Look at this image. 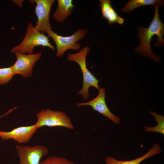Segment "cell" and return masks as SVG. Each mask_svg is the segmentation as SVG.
I'll use <instances>...</instances> for the list:
<instances>
[{"mask_svg": "<svg viewBox=\"0 0 164 164\" xmlns=\"http://www.w3.org/2000/svg\"><path fill=\"white\" fill-rule=\"evenodd\" d=\"M164 26V24L159 18V7L155 6L154 16L148 28L139 26L138 28L140 43L135 48V52L142 56H148L151 60L159 62L160 60V56L152 53L150 43L152 37L156 35L158 39L155 46L157 47L163 46Z\"/></svg>", "mask_w": 164, "mask_h": 164, "instance_id": "6da1fadb", "label": "cell"}, {"mask_svg": "<svg viewBox=\"0 0 164 164\" xmlns=\"http://www.w3.org/2000/svg\"><path fill=\"white\" fill-rule=\"evenodd\" d=\"M91 49L87 46L83 47L79 52L75 53H68L67 57L68 60L77 63L80 66L83 77V87L78 94L82 95L83 99L86 100L89 97V88L91 87L99 89V80L88 70L86 66V58Z\"/></svg>", "mask_w": 164, "mask_h": 164, "instance_id": "7a4b0ae2", "label": "cell"}, {"mask_svg": "<svg viewBox=\"0 0 164 164\" xmlns=\"http://www.w3.org/2000/svg\"><path fill=\"white\" fill-rule=\"evenodd\" d=\"M41 46L48 47L54 50L55 48L52 46L49 37L43 32L37 30L31 22L27 26V31L25 36L21 43L13 47L11 50L12 53L19 52L23 54H32L34 48L36 46Z\"/></svg>", "mask_w": 164, "mask_h": 164, "instance_id": "3957f363", "label": "cell"}, {"mask_svg": "<svg viewBox=\"0 0 164 164\" xmlns=\"http://www.w3.org/2000/svg\"><path fill=\"white\" fill-rule=\"evenodd\" d=\"M87 32L86 29H79L72 35L67 36L59 35L52 30H47L45 32L53 39L57 49L56 56L60 57L69 50H79L81 45L77 42L83 39Z\"/></svg>", "mask_w": 164, "mask_h": 164, "instance_id": "277c9868", "label": "cell"}, {"mask_svg": "<svg viewBox=\"0 0 164 164\" xmlns=\"http://www.w3.org/2000/svg\"><path fill=\"white\" fill-rule=\"evenodd\" d=\"M36 117L35 124L38 129L43 126L62 127L70 130L74 128L70 118L61 111L43 109L37 114Z\"/></svg>", "mask_w": 164, "mask_h": 164, "instance_id": "5b68a950", "label": "cell"}, {"mask_svg": "<svg viewBox=\"0 0 164 164\" xmlns=\"http://www.w3.org/2000/svg\"><path fill=\"white\" fill-rule=\"evenodd\" d=\"M19 164H39L41 158L48 152L47 149L43 145L15 146Z\"/></svg>", "mask_w": 164, "mask_h": 164, "instance_id": "8992f818", "label": "cell"}, {"mask_svg": "<svg viewBox=\"0 0 164 164\" xmlns=\"http://www.w3.org/2000/svg\"><path fill=\"white\" fill-rule=\"evenodd\" d=\"M14 54L17 60L12 67L15 74H20L24 78L31 76L34 65L41 56V52L27 55L19 52Z\"/></svg>", "mask_w": 164, "mask_h": 164, "instance_id": "52a82bcc", "label": "cell"}, {"mask_svg": "<svg viewBox=\"0 0 164 164\" xmlns=\"http://www.w3.org/2000/svg\"><path fill=\"white\" fill-rule=\"evenodd\" d=\"M54 0H32L30 2L35 3L36 6L35 12L37 18L35 28L42 32L52 30L49 21V15L51 7Z\"/></svg>", "mask_w": 164, "mask_h": 164, "instance_id": "ba28073f", "label": "cell"}, {"mask_svg": "<svg viewBox=\"0 0 164 164\" xmlns=\"http://www.w3.org/2000/svg\"><path fill=\"white\" fill-rule=\"evenodd\" d=\"M105 87H99L98 95L93 99L86 102L78 103V107L89 106L94 111L98 112L113 122L117 124L120 122V118L112 113L108 108L105 101Z\"/></svg>", "mask_w": 164, "mask_h": 164, "instance_id": "9c48e42d", "label": "cell"}, {"mask_svg": "<svg viewBox=\"0 0 164 164\" xmlns=\"http://www.w3.org/2000/svg\"><path fill=\"white\" fill-rule=\"evenodd\" d=\"M38 128L35 124L22 126L9 132L0 131V138L3 140L13 139L19 143L28 142Z\"/></svg>", "mask_w": 164, "mask_h": 164, "instance_id": "30bf717a", "label": "cell"}, {"mask_svg": "<svg viewBox=\"0 0 164 164\" xmlns=\"http://www.w3.org/2000/svg\"><path fill=\"white\" fill-rule=\"evenodd\" d=\"M102 17L107 19L109 24L117 23L123 24L125 20L118 15L111 5L110 0H100Z\"/></svg>", "mask_w": 164, "mask_h": 164, "instance_id": "8fae6325", "label": "cell"}, {"mask_svg": "<svg viewBox=\"0 0 164 164\" xmlns=\"http://www.w3.org/2000/svg\"><path fill=\"white\" fill-rule=\"evenodd\" d=\"M161 149L160 146L154 143L152 148L144 155L133 160L122 161L118 160L114 158L108 156L105 159L106 164H139L143 160L152 156L159 153Z\"/></svg>", "mask_w": 164, "mask_h": 164, "instance_id": "7c38bea8", "label": "cell"}, {"mask_svg": "<svg viewBox=\"0 0 164 164\" xmlns=\"http://www.w3.org/2000/svg\"><path fill=\"white\" fill-rule=\"evenodd\" d=\"M74 7L72 0H58L57 8L53 18L58 22H63L71 15Z\"/></svg>", "mask_w": 164, "mask_h": 164, "instance_id": "4fadbf2b", "label": "cell"}, {"mask_svg": "<svg viewBox=\"0 0 164 164\" xmlns=\"http://www.w3.org/2000/svg\"><path fill=\"white\" fill-rule=\"evenodd\" d=\"M163 0H130L121 10L122 12H130L135 9L141 6L152 5L159 7L164 5Z\"/></svg>", "mask_w": 164, "mask_h": 164, "instance_id": "5bb4252c", "label": "cell"}, {"mask_svg": "<svg viewBox=\"0 0 164 164\" xmlns=\"http://www.w3.org/2000/svg\"><path fill=\"white\" fill-rule=\"evenodd\" d=\"M155 118V121L158 122L157 125L155 127H151L147 126H145V131L148 132H158L163 135L164 134V117L153 111H149Z\"/></svg>", "mask_w": 164, "mask_h": 164, "instance_id": "9a60e30c", "label": "cell"}, {"mask_svg": "<svg viewBox=\"0 0 164 164\" xmlns=\"http://www.w3.org/2000/svg\"><path fill=\"white\" fill-rule=\"evenodd\" d=\"M15 73L12 66L0 68V85L4 84L12 80Z\"/></svg>", "mask_w": 164, "mask_h": 164, "instance_id": "2e32d148", "label": "cell"}, {"mask_svg": "<svg viewBox=\"0 0 164 164\" xmlns=\"http://www.w3.org/2000/svg\"><path fill=\"white\" fill-rule=\"evenodd\" d=\"M39 164H75L73 161L61 157L50 156L40 162Z\"/></svg>", "mask_w": 164, "mask_h": 164, "instance_id": "e0dca14e", "label": "cell"}, {"mask_svg": "<svg viewBox=\"0 0 164 164\" xmlns=\"http://www.w3.org/2000/svg\"><path fill=\"white\" fill-rule=\"evenodd\" d=\"M19 7L22 6L23 0H12Z\"/></svg>", "mask_w": 164, "mask_h": 164, "instance_id": "ac0fdd59", "label": "cell"}, {"mask_svg": "<svg viewBox=\"0 0 164 164\" xmlns=\"http://www.w3.org/2000/svg\"><path fill=\"white\" fill-rule=\"evenodd\" d=\"M16 108V107H15L14 108L10 109L6 113H5L4 114L0 115V118H1L2 117H3L9 114V113L11 112L13 110H14Z\"/></svg>", "mask_w": 164, "mask_h": 164, "instance_id": "d6986e66", "label": "cell"}]
</instances>
